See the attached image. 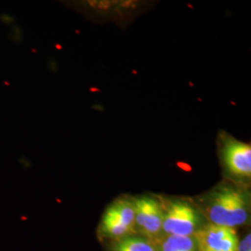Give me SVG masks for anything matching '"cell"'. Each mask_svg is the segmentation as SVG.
Masks as SVG:
<instances>
[{
	"mask_svg": "<svg viewBox=\"0 0 251 251\" xmlns=\"http://www.w3.org/2000/svg\"><path fill=\"white\" fill-rule=\"evenodd\" d=\"M202 213L211 225L234 229L247 225L251 216V197L247 189L223 182L202 200Z\"/></svg>",
	"mask_w": 251,
	"mask_h": 251,
	"instance_id": "6da1fadb",
	"label": "cell"
},
{
	"mask_svg": "<svg viewBox=\"0 0 251 251\" xmlns=\"http://www.w3.org/2000/svg\"><path fill=\"white\" fill-rule=\"evenodd\" d=\"M206 225L201 209L188 200L174 199L164 203L163 235L195 236Z\"/></svg>",
	"mask_w": 251,
	"mask_h": 251,
	"instance_id": "7a4b0ae2",
	"label": "cell"
},
{
	"mask_svg": "<svg viewBox=\"0 0 251 251\" xmlns=\"http://www.w3.org/2000/svg\"><path fill=\"white\" fill-rule=\"evenodd\" d=\"M100 230L102 235L116 241L133 235L136 233L133 198H117L108 206L102 216Z\"/></svg>",
	"mask_w": 251,
	"mask_h": 251,
	"instance_id": "3957f363",
	"label": "cell"
},
{
	"mask_svg": "<svg viewBox=\"0 0 251 251\" xmlns=\"http://www.w3.org/2000/svg\"><path fill=\"white\" fill-rule=\"evenodd\" d=\"M219 152L225 171L235 179L251 177V146L233 136L223 133L219 138Z\"/></svg>",
	"mask_w": 251,
	"mask_h": 251,
	"instance_id": "277c9868",
	"label": "cell"
},
{
	"mask_svg": "<svg viewBox=\"0 0 251 251\" xmlns=\"http://www.w3.org/2000/svg\"><path fill=\"white\" fill-rule=\"evenodd\" d=\"M135 208V229L152 243L161 236L164 220V203L151 196L133 198Z\"/></svg>",
	"mask_w": 251,
	"mask_h": 251,
	"instance_id": "5b68a950",
	"label": "cell"
},
{
	"mask_svg": "<svg viewBox=\"0 0 251 251\" xmlns=\"http://www.w3.org/2000/svg\"><path fill=\"white\" fill-rule=\"evenodd\" d=\"M199 251H237L239 238L234 229L206 224L196 235Z\"/></svg>",
	"mask_w": 251,
	"mask_h": 251,
	"instance_id": "8992f818",
	"label": "cell"
},
{
	"mask_svg": "<svg viewBox=\"0 0 251 251\" xmlns=\"http://www.w3.org/2000/svg\"><path fill=\"white\" fill-rule=\"evenodd\" d=\"M154 245L157 251H199L195 236L163 235Z\"/></svg>",
	"mask_w": 251,
	"mask_h": 251,
	"instance_id": "52a82bcc",
	"label": "cell"
},
{
	"mask_svg": "<svg viewBox=\"0 0 251 251\" xmlns=\"http://www.w3.org/2000/svg\"><path fill=\"white\" fill-rule=\"evenodd\" d=\"M113 251H157L154 243L144 236L129 235L117 240Z\"/></svg>",
	"mask_w": 251,
	"mask_h": 251,
	"instance_id": "ba28073f",
	"label": "cell"
},
{
	"mask_svg": "<svg viewBox=\"0 0 251 251\" xmlns=\"http://www.w3.org/2000/svg\"><path fill=\"white\" fill-rule=\"evenodd\" d=\"M251 251V233H247L241 241L238 244V251Z\"/></svg>",
	"mask_w": 251,
	"mask_h": 251,
	"instance_id": "9c48e42d",
	"label": "cell"
}]
</instances>
